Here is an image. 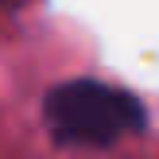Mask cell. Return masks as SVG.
I'll use <instances>...</instances> for the list:
<instances>
[{
    "label": "cell",
    "mask_w": 159,
    "mask_h": 159,
    "mask_svg": "<svg viewBox=\"0 0 159 159\" xmlns=\"http://www.w3.org/2000/svg\"><path fill=\"white\" fill-rule=\"evenodd\" d=\"M0 4H4V8H20L23 0H0Z\"/></svg>",
    "instance_id": "2"
},
{
    "label": "cell",
    "mask_w": 159,
    "mask_h": 159,
    "mask_svg": "<svg viewBox=\"0 0 159 159\" xmlns=\"http://www.w3.org/2000/svg\"><path fill=\"white\" fill-rule=\"evenodd\" d=\"M43 120L58 144L70 148H113L144 132L148 109L132 89L101 78H66L43 97Z\"/></svg>",
    "instance_id": "1"
}]
</instances>
